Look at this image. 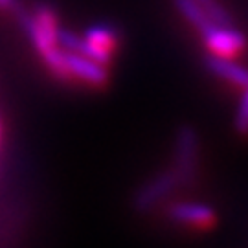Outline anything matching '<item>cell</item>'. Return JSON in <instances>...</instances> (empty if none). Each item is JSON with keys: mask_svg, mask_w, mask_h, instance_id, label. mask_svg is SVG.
Segmentation results:
<instances>
[{"mask_svg": "<svg viewBox=\"0 0 248 248\" xmlns=\"http://www.w3.org/2000/svg\"><path fill=\"white\" fill-rule=\"evenodd\" d=\"M206 66H208V70L212 72L215 78L226 81V83H230L233 87L243 89L248 83V68L235 61L233 57L212 53L206 59Z\"/></svg>", "mask_w": 248, "mask_h": 248, "instance_id": "cell-7", "label": "cell"}, {"mask_svg": "<svg viewBox=\"0 0 248 248\" xmlns=\"http://www.w3.org/2000/svg\"><path fill=\"white\" fill-rule=\"evenodd\" d=\"M64 68H66V76L89 83L92 87H103L108 81L107 64L92 57H87L83 53L64 52Z\"/></svg>", "mask_w": 248, "mask_h": 248, "instance_id": "cell-5", "label": "cell"}, {"mask_svg": "<svg viewBox=\"0 0 248 248\" xmlns=\"http://www.w3.org/2000/svg\"><path fill=\"white\" fill-rule=\"evenodd\" d=\"M195 2L215 20V22H230V17H228L226 9L222 8L217 0H195Z\"/></svg>", "mask_w": 248, "mask_h": 248, "instance_id": "cell-11", "label": "cell"}, {"mask_svg": "<svg viewBox=\"0 0 248 248\" xmlns=\"http://www.w3.org/2000/svg\"><path fill=\"white\" fill-rule=\"evenodd\" d=\"M173 171L178 184H191L195 180L197 162H199V134L191 125H180L175 136V155Z\"/></svg>", "mask_w": 248, "mask_h": 248, "instance_id": "cell-2", "label": "cell"}, {"mask_svg": "<svg viewBox=\"0 0 248 248\" xmlns=\"http://www.w3.org/2000/svg\"><path fill=\"white\" fill-rule=\"evenodd\" d=\"M13 4H15V0H0V9L13 8Z\"/></svg>", "mask_w": 248, "mask_h": 248, "instance_id": "cell-12", "label": "cell"}, {"mask_svg": "<svg viewBox=\"0 0 248 248\" xmlns=\"http://www.w3.org/2000/svg\"><path fill=\"white\" fill-rule=\"evenodd\" d=\"M177 11L186 18V22H189L191 26L195 28L199 33H202L206 28L210 26L212 22H215L206 11H204L195 0H173Z\"/></svg>", "mask_w": 248, "mask_h": 248, "instance_id": "cell-8", "label": "cell"}, {"mask_svg": "<svg viewBox=\"0 0 248 248\" xmlns=\"http://www.w3.org/2000/svg\"><path fill=\"white\" fill-rule=\"evenodd\" d=\"M233 124H235V131L239 134H248V83L243 87V94L237 103Z\"/></svg>", "mask_w": 248, "mask_h": 248, "instance_id": "cell-10", "label": "cell"}, {"mask_svg": "<svg viewBox=\"0 0 248 248\" xmlns=\"http://www.w3.org/2000/svg\"><path fill=\"white\" fill-rule=\"evenodd\" d=\"M168 213L173 222L193 228H208L215 221V212L204 202H175Z\"/></svg>", "mask_w": 248, "mask_h": 248, "instance_id": "cell-6", "label": "cell"}, {"mask_svg": "<svg viewBox=\"0 0 248 248\" xmlns=\"http://www.w3.org/2000/svg\"><path fill=\"white\" fill-rule=\"evenodd\" d=\"M85 39L105 52H112L118 43V31L110 24H94L85 31Z\"/></svg>", "mask_w": 248, "mask_h": 248, "instance_id": "cell-9", "label": "cell"}, {"mask_svg": "<svg viewBox=\"0 0 248 248\" xmlns=\"http://www.w3.org/2000/svg\"><path fill=\"white\" fill-rule=\"evenodd\" d=\"M201 35L210 52L228 57H235L247 43L245 35L235 28H232L230 22H212Z\"/></svg>", "mask_w": 248, "mask_h": 248, "instance_id": "cell-4", "label": "cell"}, {"mask_svg": "<svg viewBox=\"0 0 248 248\" xmlns=\"http://www.w3.org/2000/svg\"><path fill=\"white\" fill-rule=\"evenodd\" d=\"M30 39L35 46L39 55L45 59V62L52 68L57 76H66L64 68V50L59 46L57 41V20L53 11L48 6H41L35 9V13L28 18L26 22Z\"/></svg>", "mask_w": 248, "mask_h": 248, "instance_id": "cell-1", "label": "cell"}, {"mask_svg": "<svg viewBox=\"0 0 248 248\" xmlns=\"http://www.w3.org/2000/svg\"><path fill=\"white\" fill-rule=\"evenodd\" d=\"M178 178L173 169L162 171L156 177L149 178L145 184L136 189L133 197V208L138 213H149L155 210L160 202H164L175 189H177Z\"/></svg>", "mask_w": 248, "mask_h": 248, "instance_id": "cell-3", "label": "cell"}]
</instances>
